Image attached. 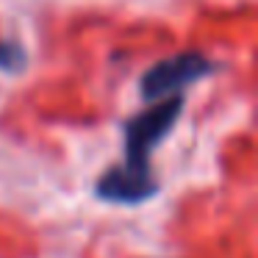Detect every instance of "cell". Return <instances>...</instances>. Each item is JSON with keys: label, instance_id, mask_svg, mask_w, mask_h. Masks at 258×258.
Wrapping results in <instances>:
<instances>
[{"label": "cell", "instance_id": "7a4b0ae2", "mask_svg": "<svg viewBox=\"0 0 258 258\" xmlns=\"http://www.w3.org/2000/svg\"><path fill=\"white\" fill-rule=\"evenodd\" d=\"M211 73L214 61L206 58L203 53H178V56H169L147 70L145 78H142V95L150 97V100H158V97L172 95V92L195 84V81H203Z\"/></svg>", "mask_w": 258, "mask_h": 258}, {"label": "cell", "instance_id": "277c9868", "mask_svg": "<svg viewBox=\"0 0 258 258\" xmlns=\"http://www.w3.org/2000/svg\"><path fill=\"white\" fill-rule=\"evenodd\" d=\"M25 67V50L14 42H3L0 45V70L6 73H20Z\"/></svg>", "mask_w": 258, "mask_h": 258}, {"label": "cell", "instance_id": "3957f363", "mask_svg": "<svg viewBox=\"0 0 258 258\" xmlns=\"http://www.w3.org/2000/svg\"><path fill=\"white\" fill-rule=\"evenodd\" d=\"M158 191L156 178L150 175V167H131V164H119L111 167L100 180H97V195L108 203H119V206H136L145 203Z\"/></svg>", "mask_w": 258, "mask_h": 258}, {"label": "cell", "instance_id": "6da1fadb", "mask_svg": "<svg viewBox=\"0 0 258 258\" xmlns=\"http://www.w3.org/2000/svg\"><path fill=\"white\" fill-rule=\"evenodd\" d=\"M180 111H183V97H164L161 103L150 106L147 111L136 114L125 125V164L131 167H150L153 147L175 128Z\"/></svg>", "mask_w": 258, "mask_h": 258}]
</instances>
